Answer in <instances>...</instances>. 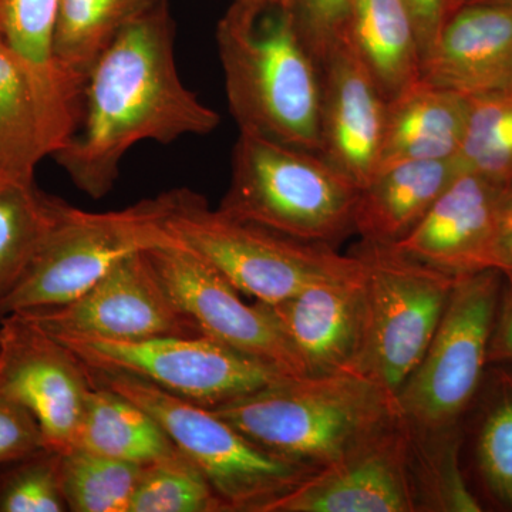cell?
<instances>
[{"instance_id":"obj_30","label":"cell","mask_w":512,"mask_h":512,"mask_svg":"<svg viewBox=\"0 0 512 512\" xmlns=\"http://www.w3.org/2000/svg\"><path fill=\"white\" fill-rule=\"evenodd\" d=\"M128 512H229L207 477L178 451L141 471Z\"/></svg>"},{"instance_id":"obj_8","label":"cell","mask_w":512,"mask_h":512,"mask_svg":"<svg viewBox=\"0 0 512 512\" xmlns=\"http://www.w3.org/2000/svg\"><path fill=\"white\" fill-rule=\"evenodd\" d=\"M504 284L497 269L458 278L426 355L396 394L400 414L414 431L454 433L473 407L490 366Z\"/></svg>"},{"instance_id":"obj_33","label":"cell","mask_w":512,"mask_h":512,"mask_svg":"<svg viewBox=\"0 0 512 512\" xmlns=\"http://www.w3.org/2000/svg\"><path fill=\"white\" fill-rule=\"evenodd\" d=\"M46 447L35 417L0 387V466Z\"/></svg>"},{"instance_id":"obj_34","label":"cell","mask_w":512,"mask_h":512,"mask_svg":"<svg viewBox=\"0 0 512 512\" xmlns=\"http://www.w3.org/2000/svg\"><path fill=\"white\" fill-rule=\"evenodd\" d=\"M412 13L419 36L421 60L436 42L448 15V0H404Z\"/></svg>"},{"instance_id":"obj_26","label":"cell","mask_w":512,"mask_h":512,"mask_svg":"<svg viewBox=\"0 0 512 512\" xmlns=\"http://www.w3.org/2000/svg\"><path fill=\"white\" fill-rule=\"evenodd\" d=\"M157 0H62L56 60L67 79L84 90L87 74L117 35Z\"/></svg>"},{"instance_id":"obj_7","label":"cell","mask_w":512,"mask_h":512,"mask_svg":"<svg viewBox=\"0 0 512 512\" xmlns=\"http://www.w3.org/2000/svg\"><path fill=\"white\" fill-rule=\"evenodd\" d=\"M170 210V191L117 211L70 205L10 293L5 316L66 305L128 256L180 244L167 228Z\"/></svg>"},{"instance_id":"obj_17","label":"cell","mask_w":512,"mask_h":512,"mask_svg":"<svg viewBox=\"0 0 512 512\" xmlns=\"http://www.w3.org/2000/svg\"><path fill=\"white\" fill-rule=\"evenodd\" d=\"M306 376L356 373L365 342L362 274L309 286L291 298L265 303Z\"/></svg>"},{"instance_id":"obj_14","label":"cell","mask_w":512,"mask_h":512,"mask_svg":"<svg viewBox=\"0 0 512 512\" xmlns=\"http://www.w3.org/2000/svg\"><path fill=\"white\" fill-rule=\"evenodd\" d=\"M0 387L35 417L46 447L73 446L92 390L89 369L22 313L0 322Z\"/></svg>"},{"instance_id":"obj_29","label":"cell","mask_w":512,"mask_h":512,"mask_svg":"<svg viewBox=\"0 0 512 512\" xmlns=\"http://www.w3.org/2000/svg\"><path fill=\"white\" fill-rule=\"evenodd\" d=\"M466 134L458 161L461 168L491 183L512 180V89L467 97Z\"/></svg>"},{"instance_id":"obj_32","label":"cell","mask_w":512,"mask_h":512,"mask_svg":"<svg viewBox=\"0 0 512 512\" xmlns=\"http://www.w3.org/2000/svg\"><path fill=\"white\" fill-rule=\"evenodd\" d=\"M350 2L352 0H293L303 36L320 64L342 33Z\"/></svg>"},{"instance_id":"obj_9","label":"cell","mask_w":512,"mask_h":512,"mask_svg":"<svg viewBox=\"0 0 512 512\" xmlns=\"http://www.w3.org/2000/svg\"><path fill=\"white\" fill-rule=\"evenodd\" d=\"M366 328L356 373L396 396L420 365L460 276L403 254L393 245L360 241Z\"/></svg>"},{"instance_id":"obj_13","label":"cell","mask_w":512,"mask_h":512,"mask_svg":"<svg viewBox=\"0 0 512 512\" xmlns=\"http://www.w3.org/2000/svg\"><path fill=\"white\" fill-rule=\"evenodd\" d=\"M416 444L403 417L338 463L320 468L265 512L423 510Z\"/></svg>"},{"instance_id":"obj_16","label":"cell","mask_w":512,"mask_h":512,"mask_svg":"<svg viewBox=\"0 0 512 512\" xmlns=\"http://www.w3.org/2000/svg\"><path fill=\"white\" fill-rule=\"evenodd\" d=\"M386 100L339 37L322 62L319 154L357 188L379 168Z\"/></svg>"},{"instance_id":"obj_4","label":"cell","mask_w":512,"mask_h":512,"mask_svg":"<svg viewBox=\"0 0 512 512\" xmlns=\"http://www.w3.org/2000/svg\"><path fill=\"white\" fill-rule=\"evenodd\" d=\"M359 188L319 153L239 131L231 181L218 210L316 244L355 232Z\"/></svg>"},{"instance_id":"obj_37","label":"cell","mask_w":512,"mask_h":512,"mask_svg":"<svg viewBox=\"0 0 512 512\" xmlns=\"http://www.w3.org/2000/svg\"><path fill=\"white\" fill-rule=\"evenodd\" d=\"M500 227L501 235L512 232V180L501 187Z\"/></svg>"},{"instance_id":"obj_25","label":"cell","mask_w":512,"mask_h":512,"mask_svg":"<svg viewBox=\"0 0 512 512\" xmlns=\"http://www.w3.org/2000/svg\"><path fill=\"white\" fill-rule=\"evenodd\" d=\"M474 470L483 497L512 511V365L488 366L473 406Z\"/></svg>"},{"instance_id":"obj_28","label":"cell","mask_w":512,"mask_h":512,"mask_svg":"<svg viewBox=\"0 0 512 512\" xmlns=\"http://www.w3.org/2000/svg\"><path fill=\"white\" fill-rule=\"evenodd\" d=\"M143 467L80 448L62 451L60 480L67 508L73 512H128Z\"/></svg>"},{"instance_id":"obj_27","label":"cell","mask_w":512,"mask_h":512,"mask_svg":"<svg viewBox=\"0 0 512 512\" xmlns=\"http://www.w3.org/2000/svg\"><path fill=\"white\" fill-rule=\"evenodd\" d=\"M45 157L28 77L0 39V173L35 177L36 165Z\"/></svg>"},{"instance_id":"obj_36","label":"cell","mask_w":512,"mask_h":512,"mask_svg":"<svg viewBox=\"0 0 512 512\" xmlns=\"http://www.w3.org/2000/svg\"><path fill=\"white\" fill-rule=\"evenodd\" d=\"M495 269L503 274L505 281L512 284V232L501 235L498 241Z\"/></svg>"},{"instance_id":"obj_35","label":"cell","mask_w":512,"mask_h":512,"mask_svg":"<svg viewBox=\"0 0 512 512\" xmlns=\"http://www.w3.org/2000/svg\"><path fill=\"white\" fill-rule=\"evenodd\" d=\"M488 362L490 365H498V363L512 365V284L508 281H505L503 293H501L490 350H488Z\"/></svg>"},{"instance_id":"obj_38","label":"cell","mask_w":512,"mask_h":512,"mask_svg":"<svg viewBox=\"0 0 512 512\" xmlns=\"http://www.w3.org/2000/svg\"><path fill=\"white\" fill-rule=\"evenodd\" d=\"M473 3H488V5H500L512 8V0H448V12L457 6L473 5Z\"/></svg>"},{"instance_id":"obj_3","label":"cell","mask_w":512,"mask_h":512,"mask_svg":"<svg viewBox=\"0 0 512 512\" xmlns=\"http://www.w3.org/2000/svg\"><path fill=\"white\" fill-rule=\"evenodd\" d=\"M211 410L256 446L315 471L402 419L396 396L357 373L286 377Z\"/></svg>"},{"instance_id":"obj_20","label":"cell","mask_w":512,"mask_h":512,"mask_svg":"<svg viewBox=\"0 0 512 512\" xmlns=\"http://www.w3.org/2000/svg\"><path fill=\"white\" fill-rule=\"evenodd\" d=\"M461 171L458 158L403 161L379 168L357 195L355 234L373 244H397L419 225Z\"/></svg>"},{"instance_id":"obj_22","label":"cell","mask_w":512,"mask_h":512,"mask_svg":"<svg viewBox=\"0 0 512 512\" xmlns=\"http://www.w3.org/2000/svg\"><path fill=\"white\" fill-rule=\"evenodd\" d=\"M339 37L359 57L384 100L420 82L419 36L404 0H352Z\"/></svg>"},{"instance_id":"obj_23","label":"cell","mask_w":512,"mask_h":512,"mask_svg":"<svg viewBox=\"0 0 512 512\" xmlns=\"http://www.w3.org/2000/svg\"><path fill=\"white\" fill-rule=\"evenodd\" d=\"M70 448L141 466L178 453L163 427L143 407L93 382Z\"/></svg>"},{"instance_id":"obj_2","label":"cell","mask_w":512,"mask_h":512,"mask_svg":"<svg viewBox=\"0 0 512 512\" xmlns=\"http://www.w3.org/2000/svg\"><path fill=\"white\" fill-rule=\"evenodd\" d=\"M217 47L239 131L319 153L322 64L293 0H232Z\"/></svg>"},{"instance_id":"obj_11","label":"cell","mask_w":512,"mask_h":512,"mask_svg":"<svg viewBox=\"0 0 512 512\" xmlns=\"http://www.w3.org/2000/svg\"><path fill=\"white\" fill-rule=\"evenodd\" d=\"M53 336L146 340L204 335L158 279L148 251L128 256L66 305L18 312Z\"/></svg>"},{"instance_id":"obj_31","label":"cell","mask_w":512,"mask_h":512,"mask_svg":"<svg viewBox=\"0 0 512 512\" xmlns=\"http://www.w3.org/2000/svg\"><path fill=\"white\" fill-rule=\"evenodd\" d=\"M62 451L43 447L0 466V512H64Z\"/></svg>"},{"instance_id":"obj_18","label":"cell","mask_w":512,"mask_h":512,"mask_svg":"<svg viewBox=\"0 0 512 512\" xmlns=\"http://www.w3.org/2000/svg\"><path fill=\"white\" fill-rule=\"evenodd\" d=\"M420 80L464 97L512 89V8L451 9L421 60Z\"/></svg>"},{"instance_id":"obj_10","label":"cell","mask_w":512,"mask_h":512,"mask_svg":"<svg viewBox=\"0 0 512 512\" xmlns=\"http://www.w3.org/2000/svg\"><path fill=\"white\" fill-rule=\"evenodd\" d=\"M55 338L89 369L136 376L207 409L292 377L207 335L131 342L80 336Z\"/></svg>"},{"instance_id":"obj_12","label":"cell","mask_w":512,"mask_h":512,"mask_svg":"<svg viewBox=\"0 0 512 512\" xmlns=\"http://www.w3.org/2000/svg\"><path fill=\"white\" fill-rule=\"evenodd\" d=\"M148 255L171 301L204 335L271 363L286 375L306 376L264 302L242 301L231 282L181 244L151 249Z\"/></svg>"},{"instance_id":"obj_19","label":"cell","mask_w":512,"mask_h":512,"mask_svg":"<svg viewBox=\"0 0 512 512\" xmlns=\"http://www.w3.org/2000/svg\"><path fill=\"white\" fill-rule=\"evenodd\" d=\"M62 0H0V39L28 77L47 156L72 138L83 109V89L64 76L56 60Z\"/></svg>"},{"instance_id":"obj_6","label":"cell","mask_w":512,"mask_h":512,"mask_svg":"<svg viewBox=\"0 0 512 512\" xmlns=\"http://www.w3.org/2000/svg\"><path fill=\"white\" fill-rule=\"evenodd\" d=\"M89 375L93 383L150 413L177 450L207 477L229 512H265L269 504L316 473L256 446L214 410L180 399L146 380L93 369Z\"/></svg>"},{"instance_id":"obj_21","label":"cell","mask_w":512,"mask_h":512,"mask_svg":"<svg viewBox=\"0 0 512 512\" xmlns=\"http://www.w3.org/2000/svg\"><path fill=\"white\" fill-rule=\"evenodd\" d=\"M467 116V97L421 80L413 84L386 101L379 168L403 161L457 158Z\"/></svg>"},{"instance_id":"obj_24","label":"cell","mask_w":512,"mask_h":512,"mask_svg":"<svg viewBox=\"0 0 512 512\" xmlns=\"http://www.w3.org/2000/svg\"><path fill=\"white\" fill-rule=\"evenodd\" d=\"M69 207L40 191L35 177L0 173V322L10 293Z\"/></svg>"},{"instance_id":"obj_15","label":"cell","mask_w":512,"mask_h":512,"mask_svg":"<svg viewBox=\"0 0 512 512\" xmlns=\"http://www.w3.org/2000/svg\"><path fill=\"white\" fill-rule=\"evenodd\" d=\"M501 187L481 175L461 171L419 225L393 247L451 275L495 269L501 237Z\"/></svg>"},{"instance_id":"obj_1","label":"cell","mask_w":512,"mask_h":512,"mask_svg":"<svg viewBox=\"0 0 512 512\" xmlns=\"http://www.w3.org/2000/svg\"><path fill=\"white\" fill-rule=\"evenodd\" d=\"M174 43L170 3L157 0L121 30L87 74L79 126L52 157L93 200L113 190L121 160L136 144H170L220 126V114L181 80Z\"/></svg>"},{"instance_id":"obj_5","label":"cell","mask_w":512,"mask_h":512,"mask_svg":"<svg viewBox=\"0 0 512 512\" xmlns=\"http://www.w3.org/2000/svg\"><path fill=\"white\" fill-rule=\"evenodd\" d=\"M170 195L171 235L255 301L278 303L309 286L362 274L355 254L229 217L188 188Z\"/></svg>"}]
</instances>
